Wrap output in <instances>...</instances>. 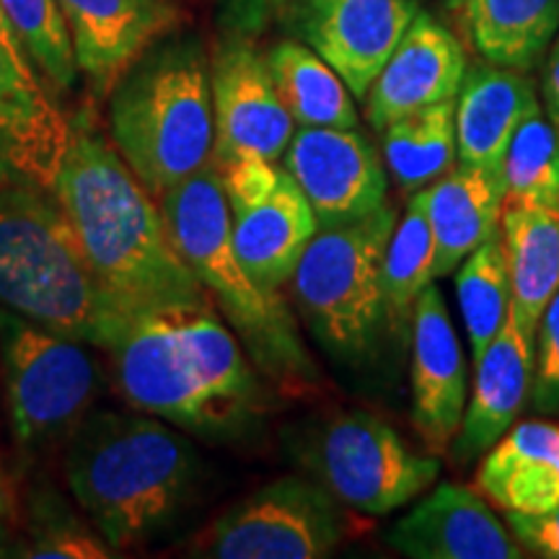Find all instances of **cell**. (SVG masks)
Listing matches in <instances>:
<instances>
[{
    "label": "cell",
    "mask_w": 559,
    "mask_h": 559,
    "mask_svg": "<svg viewBox=\"0 0 559 559\" xmlns=\"http://www.w3.org/2000/svg\"><path fill=\"white\" fill-rule=\"evenodd\" d=\"M396 221L386 202L360 221L319 228L290 277L306 326L347 366L373 358L389 332L383 260Z\"/></svg>",
    "instance_id": "obj_7"
},
{
    "label": "cell",
    "mask_w": 559,
    "mask_h": 559,
    "mask_svg": "<svg viewBox=\"0 0 559 559\" xmlns=\"http://www.w3.org/2000/svg\"><path fill=\"white\" fill-rule=\"evenodd\" d=\"M461 37L492 66L531 70L559 34V0H445Z\"/></svg>",
    "instance_id": "obj_24"
},
{
    "label": "cell",
    "mask_w": 559,
    "mask_h": 559,
    "mask_svg": "<svg viewBox=\"0 0 559 559\" xmlns=\"http://www.w3.org/2000/svg\"><path fill=\"white\" fill-rule=\"evenodd\" d=\"M107 99L109 140L153 200L213 158L210 58L194 34L174 29L153 41Z\"/></svg>",
    "instance_id": "obj_6"
},
{
    "label": "cell",
    "mask_w": 559,
    "mask_h": 559,
    "mask_svg": "<svg viewBox=\"0 0 559 559\" xmlns=\"http://www.w3.org/2000/svg\"><path fill=\"white\" fill-rule=\"evenodd\" d=\"M389 544L409 559H521V542L472 489L443 481L394 523Z\"/></svg>",
    "instance_id": "obj_18"
},
{
    "label": "cell",
    "mask_w": 559,
    "mask_h": 559,
    "mask_svg": "<svg viewBox=\"0 0 559 559\" xmlns=\"http://www.w3.org/2000/svg\"><path fill=\"white\" fill-rule=\"evenodd\" d=\"M342 502L300 477L270 481L230 506L190 555L215 559H321L347 536Z\"/></svg>",
    "instance_id": "obj_10"
},
{
    "label": "cell",
    "mask_w": 559,
    "mask_h": 559,
    "mask_svg": "<svg viewBox=\"0 0 559 559\" xmlns=\"http://www.w3.org/2000/svg\"><path fill=\"white\" fill-rule=\"evenodd\" d=\"M16 485H13V477L9 466L0 459V521H13L16 519Z\"/></svg>",
    "instance_id": "obj_37"
},
{
    "label": "cell",
    "mask_w": 559,
    "mask_h": 559,
    "mask_svg": "<svg viewBox=\"0 0 559 559\" xmlns=\"http://www.w3.org/2000/svg\"><path fill=\"white\" fill-rule=\"evenodd\" d=\"M531 407L542 415L559 412V288L549 298L539 326H536L534 381H531Z\"/></svg>",
    "instance_id": "obj_33"
},
{
    "label": "cell",
    "mask_w": 559,
    "mask_h": 559,
    "mask_svg": "<svg viewBox=\"0 0 559 559\" xmlns=\"http://www.w3.org/2000/svg\"><path fill=\"white\" fill-rule=\"evenodd\" d=\"M417 194L436 239V277L456 272L474 249L500 230L506 187L477 166L456 164Z\"/></svg>",
    "instance_id": "obj_23"
},
{
    "label": "cell",
    "mask_w": 559,
    "mask_h": 559,
    "mask_svg": "<svg viewBox=\"0 0 559 559\" xmlns=\"http://www.w3.org/2000/svg\"><path fill=\"white\" fill-rule=\"evenodd\" d=\"M228 210L230 236L241 264L264 290L280 293L290 283L300 254L319 230L311 202L285 169L272 190L234 202Z\"/></svg>",
    "instance_id": "obj_20"
},
{
    "label": "cell",
    "mask_w": 559,
    "mask_h": 559,
    "mask_svg": "<svg viewBox=\"0 0 559 559\" xmlns=\"http://www.w3.org/2000/svg\"><path fill=\"white\" fill-rule=\"evenodd\" d=\"M296 0H218L221 29L228 34L257 37Z\"/></svg>",
    "instance_id": "obj_34"
},
{
    "label": "cell",
    "mask_w": 559,
    "mask_h": 559,
    "mask_svg": "<svg viewBox=\"0 0 559 559\" xmlns=\"http://www.w3.org/2000/svg\"><path fill=\"white\" fill-rule=\"evenodd\" d=\"M13 37L55 91H73L79 81L73 41L58 0H0Z\"/></svg>",
    "instance_id": "obj_31"
},
{
    "label": "cell",
    "mask_w": 559,
    "mask_h": 559,
    "mask_svg": "<svg viewBox=\"0 0 559 559\" xmlns=\"http://www.w3.org/2000/svg\"><path fill=\"white\" fill-rule=\"evenodd\" d=\"M510 534L521 542L523 549L542 559H559V508L549 513H506Z\"/></svg>",
    "instance_id": "obj_35"
},
{
    "label": "cell",
    "mask_w": 559,
    "mask_h": 559,
    "mask_svg": "<svg viewBox=\"0 0 559 559\" xmlns=\"http://www.w3.org/2000/svg\"><path fill=\"white\" fill-rule=\"evenodd\" d=\"M466 70L469 62L456 34L419 11L362 99L370 128L381 132L404 115L456 99Z\"/></svg>",
    "instance_id": "obj_17"
},
{
    "label": "cell",
    "mask_w": 559,
    "mask_h": 559,
    "mask_svg": "<svg viewBox=\"0 0 559 559\" xmlns=\"http://www.w3.org/2000/svg\"><path fill=\"white\" fill-rule=\"evenodd\" d=\"M21 539L13 536L11 526H5V521H0V559L5 557H19Z\"/></svg>",
    "instance_id": "obj_38"
},
{
    "label": "cell",
    "mask_w": 559,
    "mask_h": 559,
    "mask_svg": "<svg viewBox=\"0 0 559 559\" xmlns=\"http://www.w3.org/2000/svg\"><path fill=\"white\" fill-rule=\"evenodd\" d=\"M309 469L342 506L389 515L438 479V459L412 451L386 419L342 412L326 419L306 445Z\"/></svg>",
    "instance_id": "obj_9"
},
{
    "label": "cell",
    "mask_w": 559,
    "mask_h": 559,
    "mask_svg": "<svg viewBox=\"0 0 559 559\" xmlns=\"http://www.w3.org/2000/svg\"><path fill=\"white\" fill-rule=\"evenodd\" d=\"M500 241L513 290L510 309L526 330L536 332L549 298L559 288V210L506 200Z\"/></svg>",
    "instance_id": "obj_25"
},
{
    "label": "cell",
    "mask_w": 559,
    "mask_h": 559,
    "mask_svg": "<svg viewBox=\"0 0 559 559\" xmlns=\"http://www.w3.org/2000/svg\"><path fill=\"white\" fill-rule=\"evenodd\" d=\"M70 143V120L41 86L13 32L0 29V187H52Z\"/></svg>",
    "instance_id": "obj_14"
},
{
    "label": "cell",
    "mask_w": 559,
    "mask_h": 559,
    "mask_svg": "<svg viewBox=\"0 0 559 559\" xmlns=\"http://www.w3.org/2000/svg\"><path fill=\"white\" fill-rule=\"evenodd\" d=\"M0 309L102 349L130 317L96 277L52 187H0Z\"/></svg>",
    "instance_id": "obj_5"
},
{
    "label": "cell",
    "mask_w": 559,
    "mask_h": 559,
    "mask_svg": "<svg viewBox=\"0 0 559 559\" xmlns=\"http://www.w3.org/2000/svg\"><path fill=\"white\" fill-rule=\"evenodd\" d=\"M319 228L342 226L386 205L389 177L358 128H300L283 153Z\"/></svg>",
    "instance_id": "obj_12"
},
{
    "label": "cell",
    "mask_w": 559,
    "mask_h": 559,
    "mask_svg": "<svg viewBox=\"0 0 559 559\" xmlns=\"http://www.w3.org/2000/svg\"><path fill=\"white\" fill-rule=\"evenodd\" d=\"M275 88L298 128H358L347 83L330 62L298 39H280L264 52Z\"/></svg>",
    "instance_id": "obj_26"
},
{
    "label": "cell",
    "mask_w": 559,
    "mask_h": 559,
    "mask_svg": "<svg viewBox=\"0 0 559 559\" xmlns=\"http://www.w3.org/2000/svg\"><path fill=\"white\" fill-rule=\"evenodd\" d=\"M436 280V239L425 218L423 200L415 192L407 210L396 221L383 260V293H386L389 334L400 345L412 337L417 300Z\"/></svg>",
    "instance_id": "obj_28"
},
{
    "label": "cell",
    "mask_w": 559,
    "mask_h": 559,
    "mask_svg": "<svg viewBox=\"0 0 559 559\" xmlns=\"http://www.w3.org/2000/svg\"><path fill=\"white\" fill-rule=\"evenodd\" d=\"M107 353L132 407L198 438H241L267 412V381L215 304L130 313Z\"/></svg>",
    "instance_id": "obj_1"
},
{
    "label": "cell",
    "mask_w": 559,
    "mask_h": 559,
    "mask_svg": "<svg viewBox=\"0 0 559 559\" xmlns=\"http://www.w3.org/2000/svg\"><path fill=\"white\" fill-rule=\"evenodd\" d=\"M466 409V362L443 293L428 285L412 321V423L430 451H445Z\"/></svg>",
    "instance_id": "obj_16"
},
{
    "label": "cell",
    "mask_w": 559,
    "mask_h": 559,
    "mask_svg": "<svg viewBox=\"0 0 559 559\" xmlns=\"http://www.w3.org/2000/svg\"><path fill=\"white\" fill-rule=\"evenodd\" d=\"M506 200L559 210V124L542 107L519 124L502 160Z\"/></svg>",
    "instance_id": "obj_30"
},
{
    "label": "cell",
    "mask_w": 559,
    "mask_h": 559,
    "mask_svg": "<svg viewBox=\"0 0 559 559\" xmlns=\"http://www.w3.org/2000/svg\"><path fill=\"white\" fill-rule=\"evenodd\" d=\"M120 551L111 549L107 539L91 526V521H81L73 508L55 492L32 495L29 506V536L21 539L19 557L29 559H109Z\"/></svg>",
    "instance_id": "obj_32"
},
{
    "label": "cell",
    "mask_w": 559,
    "mask_h": 559,
    "mask_svg": "<svg viewBox=\"0 0 559 559\" xmlns=\"http://www.w3.org/2000/svg\"><path fill=\"white\" fill-rule=\"evenodd\" d=\"M171 239L205 285L262 379L283 394H309L319 370L283 293L264 290L243 267L230 236V210L213 158L158 200Z\"/></svg>",
    "instance_id": "obj_4"
},
{
    "label": "cell",
    "mask_w": 559,
    "mask_h": 559,
    "mask_svg": "<svg viewBox=\"0 0 559 559\" xmlns=\"http://www.w3.org/2000/svg\"><path fill=\"white\" fill-rule=\"evenodd\" d=\"M536 109L539 96L526 70L487 60L466 70L456 94V164L477 166L502 181L510 140Z\"/></svg>",
    "instance_id": "obj_21"
},
{
    "label": "cell",
    "mask_w": 559,
    "mask_h": 559,
    "mask_svg": "<svg viewBox=\"0 0 559 559\" xmlns=\"http://www.w3.org/2000/svg\"><path fill=\"white\" fill-rule=\"evenodd\" d=\"M66 479L91 526L120 551L185 513L200 456L185 430L148 412L91 409L66 443Z\"/></svg>",
    "instance_id": "obj_3"
},
{
    "label": "cell",
    "mask_w": 559,
    "mask_h": 559,
    "mask_svg": "<svg viewBox=\"0 0 559 559\" xmlns=\"http://www.w3.org/2000/svg\"><path fill=\"white\" fill-rule=\"evenodd\" d=\"M52 190L96 277L130 313L213 304L174 243L158 200L140 185L91 111L70 120V143Z\"/></svg>",
    "instance_id": "obj_2"
},
{
    "label": "cell",
    "mask_w": 559,
    "mask_h": 559,
    "mask_svg": "<svg viewBox=\"0 0 559 559\" xmlns=\"http://www.w3.org/2000/svg\"><path fill=\"white\" fill-rule=\"evenodd\" d=\"M288 11L298 39L337 70L355 99H366L419 13L415 0H296Z\"/></svg>",
    "instance_id": "obj_13"
},
{
    "label": "cell",
    "mask_w": 559,
    "mask_h": 559,
    "mask_svg": "<svg viewBox=\"0 0 559 559\" xmlns=\"http://www.w3.org/2000/svg\"><path fill=\"white\" fill-rule=\"evenodd\" d=\"M210 86L215 120L213 160L283 158L296 135V122L280 99L267 58L257 50L254 37L223 32L210 62Z\"/></svg>",
    "instance_id": "obj_11"
},
{
    "label": "cell",
    "mask_w": 559,
    "mask_h": 559,
    "mask_svg": "<svg viewBox=\"0 0 559 559\" xmlns=\"http://www.w3.org/2000/svg\"><path fill=\"white\" fill-rule=\"evenodd\" d=\"M383 160L404 192L415 194L456 166V99L404 115L381 130Z\"/></svg>",
    "instance_id": "obj_27"
},
{
    "label": "cell",
    "mask_w": 559,
    "mask_h": 559,
    "mask_svg": "<svg viewBox=\"0 0 559 559\" xmlns=\"http://www.w3.org/2000/svg\"><path fill=\"white\" fill-rule=\"evenodd\" d=\"M481 498L502 513H549L559 508V423L526 419L481 459Z\"/></svg>",
    "instance_id": "obj_22"
},
{
    "label": "cell",
    "mask_w": 559,
    "mask_h": 559,
    "mask_svg": "<svg viewBox=\"0 0 559 559\" xmlns=\"http://www.w3.org/2000/svg\"><path fill=\"white\" fill-rule=\"evenodd\" d=\"M456 293L472 358L477 362L508 321L510 300H513L500 230L459 264Z\"/></svg>",
    "instance_id": "obj_29"
},
{
    "label": "cell",
    "mask_w": 559,
    "mask_h": 559,
    "mask_svg": "<svg viewBox=\"0 0 559 559\" xmlns=\"http://www.w3.org/2000/svg\"><path fill=\"white\" fill-rule=\"evenodd\" d=\"M91 347L0 309V391L11 436L24 453L39 456L66 445L94 409L104 370Z\"/></svg>",
    "instance_id": "obj_8"
},
{
    "label": "cell",
    "mask_w": 559,
    "mask_h": 559,
    "mask_svg": "<svg viewBox=\"0 0 559 559\" xmlns=\"http://www.w3.org/2000/svg\"><path fill=\"white\" fill-rule=\"evenodd\" d=\"M0 400H3V391H0Z\"/></svg>",
    "instance_id": "obj_39"
},
{
    "label": "cell",
    "mask_w": 559,
    "mask_h": 559,
    "mask_svg": "<svg viewBox=\"0 0 559 559\" xmlns=\"http://www.w3.org/2000/svg\"><path fill=\"white\" fill-rule=\"evenodd\" d=\"M79 73L96 99H107L120 75L153 41L179 29L174 0H58Z\"/></svg>",
    "instance_id": "obj_15"
},
{
    "label": "cell",
    "mask_w": 559,
    "mask_h": 559,
    "mask_svg": "<svg viewBox=\"0 0 559 559\" xmlns=\"http://www.w3.org/2000/svg\"><path fill=\"white\" fill-rule=\"evenodd\" d=\"M534 353L536 332L526 330L510 309L498 337L477 360L472 400L466 402L464 419L451 443L459 464L485 456L513 428L515 417L531 396Z\"/></svg>",
    "instance_id": "obj_19"
},
{
    "label": "cell",
    "mask_w": 559,
    "mask_h": 559,
    "mask_svg": "<svg viewBox=\"0 0 559 559\" xmlns=\"http://www.w3.org/2000/svg\"><path fill=\"white\" fill-rule=\"evenodd\" d=\"M547 66H544L542 75V99L544 111L551 117V122L559 124V34L549 47Z\"/></svg>",
    "instance_id": "obj_36"
}]
</instances>
